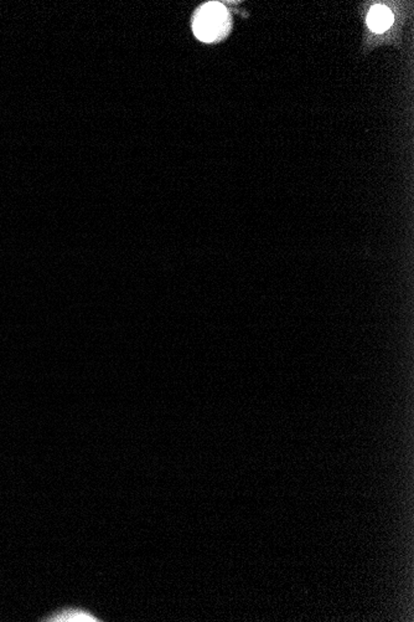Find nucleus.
I'll return each instance as SVG.
<instances>
[{"label": "nucleus", "mask_w": 414, "mask_h": 622, "mask_svg": "<svg viewBox=\"0 0 414 622\" xmlns=\"http://www.w3.org/2000/svg\"><path fill=\"white\" fill-rule=\"evenodd\" d=\"M46 621H60V622H97L100 621L96 616L92 615L91 612L85 611L81 609H66L61 610L56 612L55 615L50 616L49 620Z\"/></svg>", "instance_id": "7ed1b4c3"}, {"label": "nucleus", "mask_w": 414, "mask_h": 622, "mask_svg": "<svg viewBox=\"0 0 414 622\" xmlns=\"http://www.w3.org/2000/svg\"><path fill=\"white\" fill-rule=\"evenodd\" d=\"M194 32L201 41L214 43L230 30V15L220 3H208L201 8L194 19Z\"/></svg>", "instance_id": "f257e3e1"}, {"label": "nucleus", "mask_w": 414, "mask_h": 622, "mask_svg": "<svg viewBox=\"0 0 414 622\" xmlns=\"http://www.w3.org/2000/svg\"><path fill=\"white\" fill-rule=\"evenodd\" d=\"M393 23V14L391 13L389 8L383 6H375L370 10L367 17V24L373 32H386Z\"/></svg>", "instance_id": "f03ea898"}]
</instances>
